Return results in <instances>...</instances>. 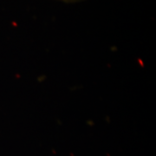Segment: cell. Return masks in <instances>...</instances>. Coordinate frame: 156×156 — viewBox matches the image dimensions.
<instances>
[{
    "instance_id": "6da1fadb",
    "label": "cell",
    "mask_w": 156,
    "mask_h": 156,
    "mask_svg": "<svg viewBox=\"0 0 156 156\" xmlns=\"http://www.w3.org/2000/svg\"><path fill=\"white\" fill-rule=\"evenodd\" d=\"M62 2H66V3H75V2H79V1H83V0H60Z\"/></svg>"
}]
</instances>
